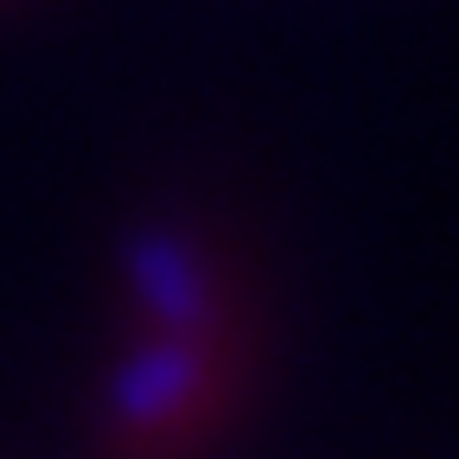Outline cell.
<instances>
[{
  "label": "cell",
  "instance_id": "cell-1",
  "mask_svg": "<svg viewBox=\"0 0 459 459\" xmlns=\"http://www.w3.org/2000/svg\"><path fill=\"white\" fill-rule=\"evenodd\" d=\"M153 325H160V338L134 344V358L108 383L115 434L128 446H166V440L192 434L211 409L217 351L204 338V319H153Z\"/></svg>",
  "mask_w": 459,
  "mask_h": 459
}]
</instances>
